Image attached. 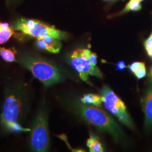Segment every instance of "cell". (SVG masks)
<instances>
[{
    "label": "cell",
    "instance_id": "5",
    "mask_svg": "<svg viewBox=\"0 0 152 152\" xmlns=\"http://www.w3.org/2000/svg\"><path fill=\"white\" fill-rule=\"evenodd\" d=\"M31 134V146L33 151L46 152L50 144L48 116L44 110L38 112L33 124Z\"/></svg>",
    "mask_w": 152,
    "mask_h": 152
},
{
    "label": "cell",
    "instance_id": "4",
    "mask_svg": "<svg viewBox=\"0 0 152 152\" xmlns=\"http://www.w3.org/2000/svg\"><path fill=\"white\" fill-rule=\"evenodd\" d=\"M12 27L15 31L35 38L51 36L64 39L67 37L64 32L35 19L22 18L14 22Z\"/></svg>",
    "mask_w": 152,
    "mask_h": 152
},
{
    "label": "cell",
    "instance_id": "19",
    "mask_svg": "<svg viewBox=\"0 0 152 152\" xmlns=\"http://www.w3.org/2000/svg\"><path fill=\"white\" fill-rule=\"evenodd\" d=\"M126 68V65H125V63L124 61H120L117 64V68L118 70H123L124 69V68Z\"/></svg>",
    "mask_w": 152,
    "mask_h": 152
},
{
    "label": "cell",
    "instance_id": "10",
    "mask_svg": "<svg viewBox=\"0 0 152 152\" xmlns=\"http://www.w3.org/2000/svg\"><path fill=\"white\" fill-rule=\"evenodd\" d=\"M15 31L9 23L0 22V44L6 42L15 34Z\"/></svg>",
    "mask_w": 152,
    "mask_h": 152
},
{
    "label": "cell",
    "instance_id": "21",
    "mask_svg": "<svg viewBox=\"0 0 152 152\" xmlns=\"http://www.w3.org/2000/svg\"><path fill=\"white\" fill-rule=\"evenodd\" d=\"M137 1H139V2H141V1H143V0H137Z\"/></svg>",
    "mask_w": 152,
    "mask_h": 152
},
{
    "label": "cell",
    "instance_id": "2",
    "mask_svg": "<svg viewBox=\"0 0 152 152\" xmlns=\"http://www.w3.org/2000/svg\"><path fill=\"white\" fill-rule=\"evenodd\" d=\"M20 64L31 72L35 78L45 86L61 81L63 77L56 65L49 61L32 55L23 54L19 56Z\"/></svg>",
    "mask_w": 152,
    "mask_h": 152
},
{
    "label": "cell",
    "instance_id": "15",
    "mask_svg": "<svg viewBox=\"0 0 152 152\" xmlns=\"http://www.w3.org/2000/svg\"><path fill=\"white\" fill-rule=\"evenodd\" d=\"M144 47L148 56L152 59V32L149 37L145 40Z\"/></svg>",
    "mask_w": 152,
    "mask_h": 152
},
{
    "label": "cell",
    "instance_id": "22",
    "mask_svg": "<svg viewBox=\"0 0 152 152\" xmlns=\"http://www.w3.org/2000/svg\"><path fill=\"white\" fill-rule=\"evenodd\" d=\"M105 1H108V0H105Z\"/></svg>",
    "mask_w": 152,
    "mask_h": 152
},
{
    "label": "cell",
    "instance_id": "8",
    "mask_svg": "<svg viewBox=\"0 0 152 152\" xmlns=\"http://www.w3.org/2000/svg\"><path fill=\"white\" fill-rule=\"evenodd\" d=\"M141 105L145 115V127L149 130L152 128V84L147 88Z\"/></svg>",
    "mask_w": 152,
    "mask_h": 152
},
{
    "label": "cell",
    "instance_id": "18",
    "mask_svg": "<svg viewBox=\"0 0 152 152\" xmlns=\"http://www.w3.org/2000/svg\"><path fill=\"white\" fill-rule=\"evenodd\" d=\"M90 59L94 66L97 68V55L94 53H91Z\"/></svg>",
    "mask_w": 152,
    "mask_h": 152
},
{
    "label": "cell",
    "instance_id": "14",
    "mask_svg": "<svg viewBox=\"0 0 152 152\" xmlns=\"http://www.w3.org/2000/svg\"><path fill=\"white\" fill-rule=\"evenodd\" d=\"M141 9L140 2L137 0H130L126 5L122 13H125L129 11H139Z\"/></svg>",
    "mask_w": 152,
    "mask_h": 152
},
{
    "label": "cell",
    "instance_id": "9",
    "mask_svg": "<svg viewBox=\"0 0 152 152\" xmlns=\"http://www.w3.org/2000/svg\"><path fill=\"white\" fill-rule=\"evenodd\" d=\"M60 40L51 36L40 37L37 39L36 45L41 50L56 54L59 53L62 46Z\"/></svg>",
    "mask_w": 152,
    "mask_h": 152
},
{
    "label": "cell",
    "instance_id": "17",
    "mask_svg": "<svg viewBox=\"0 0 152 152\" xmlns=\"http://www.w3.org/2000/svg\"><path fill=\"white\" fill-rule=\"evenodd\" d=\"M146 74H147L146 67L145 66H144L142 67L141 69H140L137 72H136L134 75L136 76V78H137L138 79H142L145 77Z\"/></svg>",
    "mask_w": 152,
    "mask_h": 152
},
{
    "label": "cell",
    "instance_id": "20",
    "mask_svg": "<svg viewBox=\"0 0 152 152\" xmlns=\"http://www.w3.org/2000/svg\"><path fill=\"white\" fill-rule=\"evenodd\" d=\"M150 77L152 78V68H151V72H150Z\"/></svg>",
    "mask_w": 152,
    "mask_h": 152
},
{
    "label": "cell",
    "instance_id": "16",
    "mask_svg": "<svg viewBox=\"0 0 152 152\" xmlns=\"http://www.w3.org/2000/svg\"><path fill=\"white\" fill-rule=\"evenodd\" d=\"M145 66V64L144 62H134L129 65V69L134 74H135L136 72L141 69L142 67Z\"/></svg>",
    "mask_w": 152,
    "mask_h": 152
},
{
    "label": "cell",
    "instance_id": "7",
    "mask_svg": "<svg viewBox=\"0 0 152 152\" xmlns=\"http://www.w3.org/2000/svg\"><path fill=\"white\" fill-rule=\"evenodd\" d=\"M91 51L86 49H77L74 50L71 55V63L72 66L79 73L80 78L83 81L90 83L89 76L102 78V74L98 67L92 65L90 59Z\"/></svg>",
    "mask_w": 152,
    "mask_h": 152
},
{
    "label": "cell",
    "instance_id": "1",
    "mask_svg": "<svg viewBox=\"0 0 152 152\" xmlns=\"http://www.w3.org/2000/svg\"><path fill=\"white\" fill-rule=\"evenodd\" d=\"M27 91V87L20 82L14 83L6 90L5 102L1 115V125L4 130L9 132L31 130L23 128L22 126L29 108Z\"/></svg>",
    "mask_w": 152,
    "mask_h": 152
},
{
    "label": "cell",
    "instance_id": "11",
    "mask_svg": "<svg viewBox=\"0 0 152 152\" xmlns=\"http://www.w3.org/2000/svg\"><path fill=\"white\" fill-rule=\"evenodd\" d=\"M82 103L87 105H93L96 107H100L103 100L102 96H100L98 95L93 94H85L83 98L81 99Z\"/></svg>",
    "mask_w": 152,
    "mask_h": 152
},
{
    "label": "cell",
    "instance_id": "13",
    "mask_svg": "<svg viewBox=\"0 0 152 152\" xmlns=\"http://www.w3.org/2000/svg\"><path fill=\"white\" fill-rule=\"evenodd\" d=\"M16 53V50L13 48L9 49H6L5 48H0V55L2 59L6 61H15Z\"/></svg>",
    "mask_w": 152,
    "mask_h": 152
},
{
    "label": "cell",
    "instance_id": "12",
    "mask_svg": "<svg viewBox=\"0 0 152 152\" xmlns=\"http://www.w3.org/2000/svg\"><path fill=\"white\" fill-rule=\"evenodd\" d=\"M87 146L91 152H104L102 144L99 141L97 137L92 134L90 135L89 139L87 140Z\"/></svg>",
    "mask_w": 152,
    "mask_h": 152
},
{
    "label": "cell",
    "instance_id": "6",
    "mask_svg": "<svg viewBox=\"0 0 152 152\" xmlns=\"http://www.w3.org/2000/svg\"><path fill=\"white\" fill-rule=\"evenodd\" d=\"M100 92L105 108L117 117L121 122L133 129L134 126L124 102L107 86H104Z\"/></svg>",
    "mask_w": 152,
    "mask_h": 152
},
{
    "label": "cell",
    "instance_id": "3",
    "mask_svg": "<svg viewBox=\"0 0 152 152\" xmlns=\"http://www.w3.org/2000/svg\"><path fill=\"white\" fill-rule=\"evenodd\" d=\"M79 112L87 122L95 126L99 130L108 132L117 142L124 138L120 126L110 115L98 107L87 104H80Z\"/></svg>",
    "mask_w": 152,
    "mask_h": 152
}]
</instances>
